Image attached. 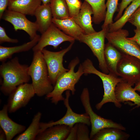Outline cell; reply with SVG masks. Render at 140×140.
<instances>
[{
  "label": "cell",
  "instance_id": "cell-23",
  "mask_svg": "<svg viewBox=\"0 0 140 140\" xmlns=\"http://www.w3.org/2000/svg\"><path fill=\"white\" fill-rule=\"evenodd\" d=\"M120 129L107 128L102 129L93 136L92 140H125L129 135Z\"/></svg>",
  "mask_w": 140,
  "mask_h": 140
},
{
  "label": "cell",
  "instance_id": "cell-22",
  "mask_svg": "<svg viewBox=\"0 0 140 140\" xmlns=\"http://www.w3.org/2000/svg\"><path fill=\"white\" fill-rule=\"evenodd\" d=\"M40 36L38 34L33 39L22 45L11 47L0 46V61L2 62L5 61L8 59L12 57L15 53L28 51L37 44Z\"/></svg>",
  "mask_w": 140,
  "mask_h": 140
},
{
  "label": "cell",
  "instance_id": "cell-3",
  "mask_svg": "<svg viewBox=\"0 0 140 140\" xmlns=\"http://www.w3.org/2000/svg\"><path fill=\"white\" fill-rule=\"evenodd\" d=\"M28 73L35 94L38 96L46 95L53 90L54 86L49 77L48 71L41 51L33 52Z\"/></svg>",
  "mask_w": 140,
  "mask_h": 140
},
{
  "label": "cell",
  "instance_id": "cell-7",
  "mask_svg": "<svg viewBox=\"0 0 140 140\" xmlns=\"http://www.w3.org/2000/svg\"><path fill=\"white\" fill-rule=\"evenodd\" d=\"M108 31V29H102L98 32L88 34H84L79 40L90 48L98 60L100 69L102 72L106 74H109V71L104 59V41L106 33Z\"/></svg>",
  "mask_w": 140,
  "mask_h": 140
},
{
  "label": "cell",
  "instance_id": "cell-26",
  "mask_svg": "<svg viewBox=\"0 0 140 140\" xmlns=\"http://www.w3.org/2000/svg\"><path fill=\"white\" fill-rule=\"evenodd\" d=\"M106 0H84L91 6L93 12L92 21L96 24H100L105 18L106 6Z\"/></svg>",
  "mask_w": 140,
  "mask_h": 140
},
{
  "label": "cell",
  "instance_id": "cell-39",
  "mask_svg": "<svg viewBox=\"0 0 140 140\" xmlns=\"http://www.w3.org/2000/svg\"><path fill=\"white\" fill-rule=\"evenodd\" d=\"M43 4L46 5L49 4L51 0H41Z\"/></svg>",
  "mask_w": 140,
  "mask_h": 140
},
{
  "label": "cell",
  "instance_id": "cell-5",
  "mask_svg": "<svg viewBox=\"0 0 140 140\" xmlns=\"http://www.w3.org/2000/svg\"><path fill=\"white\" fill-rule=\"evenodd\" d=\"M80 100L86 113L89 116L91 125L90 134V139L101 130L107 128H114L124 131L125 128L121 124L114 122L112 120L102 117L93 110L90 102L89 93L88 89L85 88L83 89L80 96Z\"/></svg>",
  "mask_w": 140,
  "mask_h": 140
},
{
  "label": "cell",
  "instance_id": "cell-9",
  "mask_svg": "<svg viewBox=\"0 0 140 140\" xmlns=\"http://www.w3.org/2000/svg\"><path fill=\"white\" fill-rule=\"evenodd\" d=\"M118 76L132 86L140 80V60L122 53L117 67Z\"/></svg>",
  "mask_w": 140,
  "mask_h": 140
},
{
  "label": "cell",
  "instance_id": "cell-36",
  "mask_svg": "<svg viewBox=\"0 0 140 140\" xmlns=\"http://www.w3.org/2000/svg\"><path fill=\"white\" fill-rule=\"evenodd\" d=\"M134 31L135 33L134 36L133 37L128 38L135 41L140 46V30L136 28L134 30Z\"/></svg>",
  "mask_w": 140,
  "mask_h": 140
},
{
  "label": "cell",
  "instance_id": "cell-29",
  "mask_svg": "<svg viewBox=\"0 0 140 140\" xmlns=\"http://www.w3.org/2000/svg\"><path fill=\"white\" fill-rule=\"evenodd\" d=\"M88 125L81 123H77V140H89L90 134Z\"/></svg>",
  "mask_w": 140,
  "mask_h": 140
},
{
  "label": "cell",
  "instance_id": "cell-38",
  "mask_svg": "<svg viewBox=\"0 0 140 140\" xmlns=\"http://www.w3.org/2000/svg\"><path fill=\"white\" fill-rule=\"evenodd\" d=\"M134 88L135 91L140 92V80L135 84Z\"/></svg>",
  "mask_w": 140,
  "mask_h": 140
},
{
  "label": "cell",
  "instance_id": "cell-27",
  "mask_svg": "<svg viewBox=\"0 0 140 140\" xmlns=\"http://www.w3.org/2000/svg\"><path fill=\"white\" fill-rule=\"evenodd\" d=\"M50 4L53 18L62 19L69 17L68 8L65 0H51Z\"/></svg>",
  "mask_w": 140,
  "mask_h": 140
},
{
  "label": "cell",
  "instance_id": "cell-1",
  "mask_svg": "<svg viewBox=\"0 0 140 140\" xmlns=\"http://www.w3.org/2000/svg\"><path fill=\"white\" fill-rule=\"evenodd\" d=\"M29 66L20 63L17 57L2 62L0 66V89L5 95H9L20 85L28 83L31 78Z\"/></svg>",
  "mask_w": 140,
  "mask_h": 140
},
{
  "label": "cell",
  "instance_id": "cell-2",
  "mask_svg": "<svg viewBox=\"0 0 140 140\" xmlns=\"http://www.w3.org/2000/svg\"><path fill=\"white\" fill-rule=\"evenodd\" d=\"M79 62L78 57L71 61L68 66V71L58 77L53 90L46 96V99H50L52 103L57 104L59 102L64 100L62 94L65 91L69 90L73 95L74 94L75 85L84 74L81 64L80 65L77 71H75V67Z\"/></svg>",
  "mask_w": 140,
  "mask_h": 140
},
{
  "label": "cell",
  "instance_id": "cell-18",
  "mask_svg": "<svg viewBox=\"0 0 140 140\" xmlns=\"http://www.w3.org/2000/svg\"><path fill=\"white\" fill-rule=\"evenodd\" d=\"M71 128L65 125L49 127L40 133L36 140H64L68 136Z\"/></svg>",
  "mask_w": 140,
  "mask_h": 140
},
{
  "label": "cell",
  "instance_id": "cell-10",
  "mask_svg": "<svg viewBox=\"0 0 140 140\" xmlns=\"http://www.w3.org/2000/svg\"><path fill=\"white\" fill-rule=\"evenodd\" d=\"M70 95V91L67 90L66 98L63 101L64 104L67 108L65 115L55 122L52 121L48 123L40 122V133L49 127L57 125H65L71 128L76 123H85L88 126L91 125L89 117L87 113L78 114L73 111L69 103Z\"/></svg>",
  "mask_w": 140,
  "mask_h": 140
},
{
  "label": "cell",
  "instance_id": "cell-12",
  "mask_svg": "<svg viewBox=\"0 0 140 140\" xmlns=\"http://www.w3.org/2000/svg\"><path fill=\"white\" fill-rule=\"evenodd\" d=\"M35 93L32 83L22 84L9 95L6 104L8 112L13 113L26 106Z\"/></svg>",
  "mask_w": 140,
  "mask_h": 140
},
{
  "label": "cell",
  "instance_id": "cell-17",
  "mask_svg": "<svg viewBox=\"0 0 140 140\" xmlns=\"http://www.w3.org/2000/svg\"><path fill=\"white\" fill-rule=\"evenodd\" d=\"M52 23L66 34L79 41L85 32L76 23L73 18L70 17L59 19L53 18Z\"/></svg>",
  "mask_w": 140,
  "mask_h": 140
},
{
  "label": "cell",
  "instance_id": "cell-15",
  "mask_svg": "<svg viewBox=\"0 0 140 140\" xmlns=\"http://www.w3.org/2000/svg\"><path fill=\"white\" fill-rule=\"evenodd\" d=\"M127 82L122 80L117 85L115 89L116 99L120 103L133 102L135 108L140 107V95Z\"/></svg>",
  "mask_w": 140,
  "mask_h": 140
},
{
  "label": "cell",
  "instance_id": "cell-35",
  "mask_svg": "<svg viewBox=\"0 0 140 140\" xmlns=\"http://www.w3.org/2000/svg\"><path fill=\"white\" fill-rule=\"evenodd\" d=\"M9 0H0V19L2 18L3 14L8 7Z\"/></svg>",
  "mask_w": 140,
  "mask_h": 140
},
{
  "label": "cell",
  "instance_id": "cell-13",
  "mask_svg": "<svg viewBox=\"0 0 140 140\" xmlns=\"http://www.w3.org/2000/svg\"><path fill=\"white\" fill-rule=\"evenodd\" d=\"M2 18L11 23L15 31L21 30L26 32L31 40L38 34V27L37 23L36 22L29 20L25 15L7 9L4 12Z\"/></svg>",
  "mask_w": 140,
  "mask_h": 140
},
{
  "label": "cell",
  "instance_id": "cell-32",
  "mask_svg": "<svg viewBox=\"0 0 140 140\" xmlns=\"http://www.w3.org/2000/svg\"><path fill=\"white\" fill-rule=\"evenodd\" d=\"M19 40L16 39H13L9 37L6 33L4 28L0 26V43L1 44L4 42H8L12 43H17Z\"/></svg>",
  "mask_w": 140,
  "mask_h": 140
},
{
  "label": "cell",
  "instance_id": "cell-6",
  "mask_svg": "<svg viewBox=\"0 0 140 140\" xmlns=\"http://www.w3.org/2000/svg\"><path fill=\"white\" fill-rule=\"evenodd\" d=\"M74 43H71L67 48L58 52L50 51L45 48L41 51L47 65L49 79L54 87L58 77L69 70L63 66V57L71 50Z\"/></svg>",
  "mask_w": 140,
  "mask_h": 140
},
{
  "label": "cell",
  "instance_id": "cell-31",
  "mask_svg": "<svg viewBox=\"0 0 140 140\" xmlns=\"http://www.w3.org/2000/svg\"><path fill=\"white\" fill-rule=\"evenodd\" d=\"M128 22L140 30V6L131 15Z\"/></svg>",
  "mask_w": 140,
  "mask_h": 140
},
{
  "label": "cell",
  "instance_id": "cell-37",
  "mask_svg": "<svg viewBox=\"0 0 140 140\" xmlns=\"http://www.w3.org/2000/svg\"><path fill=\"white\" fill-rule=\"evenodd\" d=\"M6 140L5 133L3 129L1 128L0 131V140Z\"/></svg>",
  "mask_w": 140,
  "mask_h": 140
},
{
  "label": "cell",
  "instance_id": "cell-24",
  "mask_svg": "<svg viewBox=\"0 0 140 140\" xmlns=\"http://www.w3.org/2000/svg\"><path fill=\"white\" fill-rule=\"evenodd\" d=\"M42 114L38 111L34 116L27 128L15 137L14 140H35L40 132V120Z\"/></svg>",
  "mask_w": 140,
  "mask_h": 140
},
{
  "label": "cell",
  "instance_id": "cell-28",
  "mask_svg": "<svg viewBox=\"0 0 140 140\" xmlns=\"http://www.w3.org/2000/svg\"><path fill=\"white\" fill-rule=\"evenodd\" d=\"M119 0H107L106 5L107 10L105 18L102 25L103 29L109 30V27L113 23V18L114 14L117 10V5Z\"/></svg>",
  "mask_w": 140,
  "mask_h": 140
},
{
  "label": "cell",
  "instance_id": "cell-34",
  "mask_svg": "<svg viewBox=\"0 0 140 140\" xmlns=\"http://www.w3.org/2000/svg\"><path fill=\"white\" fill-rule=\"evenodd\" d=\"M77 123H76L71 128L69 133L66 139V140H76V130Z\"/></svg>",
  "mask_w": 140,
  "mask_h": 140
},
{
  "label": "cell",
  "instance_id": "cell-19",
  "mask_svg": "<svg viewBox=\"0 0 140 140\" xmlns=\"http://www.w3.org/2000/svg\"><path fill=\"white\" fill-rule=\"evenodd\" d=\"M41 2V0H12L9 1L8 9L33 16Z\"/></svg>",
  "mask_w": 140,
  "mask_h": 140
},
{
  "label": "cell",
  "instance_id": "cell-11",
  "mask_svg": "<svg viewBox=\"0 0 140 140\" xmlns=\"http://www.w3.org/2000/svg\"><path fill=\"white\" fill-rule=\"evenodd\" d=\"M75 40L61 31L52 23L47 29L41 34L37 44L32 48L33 52L40 51L46 46L50 45L56 48L62 43L65 41L71 43Z\"/></svg>",
  "mask_w": 140,
  "mask_h": 140
},
{
  "label": "cell",
  "instance_id": "cell-16",
  "mask_svg": "<svg viewBox=\"0 0 140 140\" xmlns=\"http://www.w3.org/2000/svg\"><path fill=\"white\" fill-rule=\"evenodd\" d=\"M93 14L90 5L84 1L82 4L79 12L73 18L76 23L83 30L85 34L92 33L96 31L92 24V15Z\"/></svg>",
  "mask_w": 140,
  "mask_h": 140
},
{
  "label": "cell",
  "instance_id": "cell-33",
  "mask_svg": "<svg viewBox=\"0 0 140 140\" xmlns=\"http://www.w3.org/2000/svg\"><path fill=\"white\" fill-rule=\"evenodd\" d=\"M133 0H122L118 10L117 13L115 17L114 20L116 21L122 16L124 10Z\"/></svg>",
  "mask_w": 140,
  "mask_h": 140
},
{
  "label": "cell",
  "instance_id": "cell-14",
  "mask_svg": "<svg viewBox=\"0 0 140 140\" xmlns=\"http://www.w3.org/2000/svg\"><path fill=\"white\" fill-rule=\"evenodd\" d=\"M8 112L7 104H5L0 111V125L5 133L6 140H11L25 131L26 127L12 121L9 117Z\"/></svg>",
  "mask_w": 140,
  "mask_h": 140
},
{
  "label": "cell",
  "instance_id": "cell-21",
  "mask_svg": "<svg viewBox=\"0 0 140 140\" xmlns=\"http://www.w3.org/2000/svg\"><path fill=\"white\" fill-rule=\"evenodd\" d=\"M34 16L38 27V31L44 33L53 23V17L50 4L40 5L37 9Z\"/></svg>",
  "mask_w": 140,
  "mask_h": 140
},
{
  "label": "cell",
  "instance_id": "cell-30",
  "mask_svg": "<svg viewBox=\"0 0 140 140\" xmlns=\"http://www.w3.org/2000/svg\"><path fill=\"white\" fill-rule=\"evenodd\" d=\"M68 6L69 16L74 18L79 13L82 4L80 0H65Z\"/></svg>",
  "mask_w": 140,
  "mask_h": 140
},
{
  "label": "cell",
  "instance_id": "cell-4",
  "mask_svg": "<svg viewBox=\"0 0 140 140\" xmlns=\"http://www.w3.org/2000/svg\"><path fill=\"white\" fill-rule=\"evenodd\" d=\"M81 64L84 74H95L102 81L104 94L101 101L95 105L97 109L100 110L104 104L108 102L113 103L116 107L121 108L122 105L116 99L115 89L117 84L122 80V79L119 76L110 73L106 74L98 71L94 66L92 61L89 59L85 60Z\"/></svg>",
  "mask_w": 140,
  "mask_h": 140
},
{
  "label": "cell",
  "instance_id": "cell-40",
  "mask_svg": "<svg viewBox=\"0 0 140 140\" xmlns=\"http://www.w3.org/2000/svg\"><path fill=\"white\" fill-rule=\"evenodd\" d=\"M12 0H9V1H12Z\"/></svg>",
  "mask_w": 140,
  "mask_h": 140
},
{
  "label": "cell",
  "instance_id": "cell-8",
  "mask_svg": "<svg viewBox=\"0 0 140 140\" xmlns=\"http://www.w3.org/2000/svg\"><path fill=\"white\" fill-rule=\"evenodd\" d=\"M128 31L121 29L107 32L106 38L121 52L135 57L140 60V46L135 41L129 39Z\"/></svg>",
  "mask_w": 140,
  "mask_h": 140
},
{
  "label": "cell",
  "instance_id": "cell-25",
  "mask_svg": "<svg viewBox=\"0 0 140 140\" xmlns=\"http://www.w3.org/2000/svg\"><path fill=\"white\" fill-rule=\"evenodd\" d=\"M140 6V0H133L125 9L121 16L109 27L108 31L112 32L122 29L133 14Z\"/></svg>",
  "mask_w": 140,
  "mask_h": 140
},
{
  "label": "cell",
  "instance_id": "cell-20",
  "mask_svg": "<svg viewBox=\"0 0 140 140\" xmlns=\"http://www.w3.org/2000/svg\"><path fill=\"white\" fill-rule=\"evenodd\" d=\"M122 56V53L112 44L108 42L105 45L104 58L109 73L118 76L117 67Z\"/></svg>",
  "mask_w": 140,
  "mask_h": 140
}]
</instances>
